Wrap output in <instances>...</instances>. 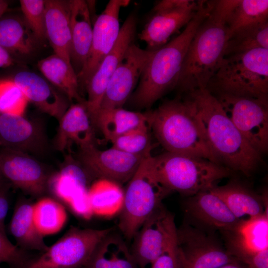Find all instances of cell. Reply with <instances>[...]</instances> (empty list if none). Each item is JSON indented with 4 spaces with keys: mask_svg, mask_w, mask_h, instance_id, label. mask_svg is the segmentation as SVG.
Instances as JSON below:
<instances>
[{
    "mask_svg": "<svg viewBox=\"0 0 268 268\" xmlns=\"http://www.w3.org/2000/svg\"><path fill=\"white\" fill-rule=\"evenodd\" d=\"M193 101L207 144L218 163L250 176L262 161L226 115L217 98L206 88L188 94Z\"/></svg>",
    "mask_w": 268,
    "mask_h": 268,
    "instance_id": "obj_1",
    "label": "cell"
},
{
    "mask_svg": "<svg viewBox=\"0 0 268 268\" xmlns=\"http://www.w3.org/2000/svg\"><path fill=\"white\" fill-rule=\"evenodd\" d=\"M214 2L201 0L196 14L184 30L166 44L152 50L138 85L128 101L131 106L139 109L150 108L176 87L189 44Z\"/></svg>",
    "mask_w": 268,
    "mask_h": 268,
    "instance_id": "obj_2",
    "label": "cell"
},
{
    "mask_svg": "<svg viewBox=\"0 0 268 268\" xmlns=\"http://www.w3.org/2000/svg\"><path fill=\"white\" fill-rule=\"evenodd\" d=\"M146 113L150 129L166 151L197 156L219 164L207 144L195 105L188 96L184 100L166 101Z\"/></svg>",
    "mask_w": 268,
    "mask_h": 268,
    "instance_id": "obj_3",
    "label": "cell"
},
{
    "mask_svg": "<svg viewBox=\"0 0 268 268\" xmlns=\"http://www.w3.org/2000/svg\"><path fill=\"white\" fill-rule=\"evenodd\" d=\"M228 38L227 27L215 0L189 44L176 87L187 94L206 88L224 57Z\"/></svg>",
    "mask_w": 268,
    "mask_h": 268,
    "instance_id": "obj_4",
    "label": "cell"
},
{
    "mask_svg": "<svg viewBox=\"0 0 268 268\" xmlns=\"http://www.w3.org/2000/svg\"><path fill=\"white\" fill-rule=\"evenodd\" d=\"M206 89L214 96L227 94L268 100V49L225 56Z\"/></svg>",
    "mask_w": 268,
    "mask_h": 268,
    "instance_id": "obj_5",
    "label": "cell"
},
{
    "mask_svg": "<svg viewBox=\"0 0 268 268\" xmlns=\"http://www.w3.org/2000/svg\"><path fill=\"white\" fill-rule=\"evenodd\" d=\"M150 162L157 178L165 188L189 197L211 189L231 171L205 158L167 151L151 155Z\"/></svg>",
    "mask_w": 268,
    "mask_h": 268,
    "instance_id": "obj_6",
    "label": "cell"
},
{
    "mask_svg": "<svg viewBox=\"0 0 268 268\" xmlns=\"http://www.w3.org/2000/svg\"><path fill=\"white\" fill-rule=\"evenodd\" d=\"M146 157L128 182L118 227L126 239H133L144 221L161 206L163 200L172 192L157 178Z\"/></svg>",
    "mask_w": 268,
    "mask_h": 268,
    "instance_id": "obj_7",
    "label": "cell"
},
{
    "mask_svg": "<svg viewBox=\"0 0 268 268\" xmlns=\"http://www.w3.org/2000/svg\"><path fill=\"white\" fill-rule=\"evenodd\" d=\"M112 228L72 227L27 268H82Z\"/></svg>",
    "mask_w": 268,
    "mask_h": 268,
    "instance_id": "obj_8",
    "label": "cell"
},
{
    "mask_svg": "<svg viewBox=\"0 0 268 268\" xmlns=\"http://www.w3.org/2000/svg\"><path fill=\"white\" fill-rule=\"evenodd\" d=\"M215 96L227 117L252 148L261 155L266 152L268 149V100L227 94Z\"/></svg>",
    "mask_w": 268,
    "mask_h": 268,
    "instance_id": "obj_9",
    "label": "cell"
},
{
    "mask_svg": "<svg viewBox=\"0 0 268 268\" xmlns=\"http://www.w3.org/2000/svg\"><path fill=\"white\" fill-rule=\"evenodd\" d=\"M176 233L180 268H218L239 261L217 238L201 228L184 223Z\"/></svg>",
    "mask_w": 268,
    "mask_h": 268,
    "instance_id": "obj_10",
    "label": "cell"
},
{
    "mask_svg": "<svg viewBox=\"0 0 268 268\" xmlns=\"http://www.w3.org/2000/svg\"><path fill=\"white\" fill-rule=\"evenodd\" d=\"M201 0H161L155 2L153 13L138 35L148 50L168 43L170 37L186 26L198 12Z\"/></svg>",
    "mask_w": 268,
    "mask_h": 268,
    "instance_id": "obj_11",
    "label": "cell"
},
{
    "mask_svg": "<svg viewBox=\"0 0 268 268\" xmlns=\"http://www.w3.org/2000/svg\"><path fill=\"white\" fill-rule=\"evenodd\" d=\"M130 2L129 0H110L96 18L90 52L83 67L77 75L81 93L85 91L92 76L115 44L121 28L120 10Z\"/></svg>",
    "mask_w": 268,
    "mask_h": 268,
    "instance_id": "obj_12",
    "label": "cell"
},
{
    "mask_svg": "<svg viewBox=\"0 0 268 268\" xmlns=\"http://www.w3.org/2000/svg\"><path fill=\"white\" fill-rule=\"evenodd\" d=\"M150 155L151 152L131 154L112 147L101 150L93 144L79 148L77 160L91 177L121 185L129 181L143 160Z\"/></svg>",
    "mask_w": 268,
    "mask_h": 268,
    "instance_id": "obj_13",
    "label": "cell"
},
{
    "mask_svg": "<svg viewBox=\"0 0 268 268\" xmlns=\"http://www.w3.org/2000/svg\"><path fill=\"white\" fill-rule=\"evenodd\" d=\"M137 17L134 12L127 17L111 51L104 58L85 88L87 98L85 106L93 126L109 80L129 47L134 43Z\"/></svg>",
    "mask_w": 268,
    "mask_h": 268,
    "instance_id": "obj_14",
    "label": "cell"
},
{
    "mask_svg": "<svg viewBox=\"0 0 268 268\" xmlns=\"http://www.w3.org/2000/svg\"><path fill=\"white\" fill-rule=\"evenodd\" d=\"M173 215L162 204L142 223L130 250L138 268H147L163 252L176 230Z\"/></svg>",
    "mask_w": 268,
    "mask_h": 268,
    "instance_id": "obj_15",
    "label": "cell"
},
{
    "mask_svg": "<svg viewBox=\"0 0 268 268\" xmlns=\"http://www.w3.org/2000/svg\"><path fill=\"white\" fill-rule=\"evenodd\" d=\"M152 50L132 43L107 84L100 109L123 108L138 82Z\"/></svg>",
    "mask_w": 268,
    "mask_h": 268,
    "instance_id": "obj_16",
    "label": "cell"
},
{
    "mask_svg": "<svg viewBox=\"0 0 268 268\" xmlns=\"http://www.w3.org/2000/svg\"><path fill=\"white\" fill-rule=\"evenodd\" d=\"M0 171L10 184L32 196H40L48 188L45 169L27 153L0 147Z\"/></svg>",
    "mask_w": 268,
    "mask_h": 268,
    "instance_id": "obj_17",
    "label": "cell"
},
{
    "mask_svg": "<svg viewBox=\"0 0 268 268\" xmlns=\"http://www.w3.org/2000/svg\"><path fill=\"white\" fill-rule=\"evenodd\" d=\"M1 147L27 153L41 154L46 152L48 143L41 126L23 116L0 114Z\"/></svg>",
    "mask_w": 268,
    "mask_h": 268,
    "instance_id": "obj_18",
    "label": "cell"
},
{
    "mask_svg": "<svg viewBox=\"0 0 268 268\" xmlns=\"http://www.w3.org/2000/svg\"><path fill=\"white\" fill-rule=\"evenodd\" d=\"M186 211L201 225L229 233L234 231L242 220L237 219L225 203L209 190L189 197Z\"/></svg>",
    "mask_w": 268,
    "mask_h": 268,
    "instance_id": "obj_19",
    "label": "cell"
},
{
    "mask_svg": "<svg viewBox=\"0 0 268 268\" xmlns=\"http://www.w3.org/2000/svg\"><path fill=\"white\" fill-rule=\"evenodd\" d=\"M12 79L21 89L28 102L59 121L69 107V101L63 93L35 72L21 71Z\"/></svg>",
    "mask_w": 268,
    "mask_h": 268,
    "instance_id": "obj_20",
    "label": "cell"
},
{
    "mask_svg": "<svg viewBox=\"0 0 268 268\" xmlns=\"http://www.w3.org/2000/svg\"><path fill=\"white\" fill-rule=\"evenodd\" d=\"M218 196L240 220H246L268 213L267 193L259 195L251 190L234 181L209 190Z\"/></svg>",
    "mask_w": 268,
    "mask_h": 268,
    "instance_id": "obj_21",
    "label": "cell"
},
{
    "mask_svg": "<svg viewBox=\"0 0 268 268\" xmlns=\"http://www.w3.org/2000/svg\"><path fill=\"white\" fill-rule=\"evenodd\" d=\"M55 139V146L61 151L69 148L72 143L79 148L94 144L93 126L85 104L70 105L63 115Z\"/></svg>",
    "mask_w": 268,
    "mask_h": 268,
    "instance_id": "obj_22",
    "label": "cell"
},
{
    "mask_svg": "<svg viewBox=\"0 0 268 268\" xmlns=\"http://www.w3.org/2000/svg\"><path fill=\"white\" fill-rule=\"evenodd\" d=\"M71 30L70 61L76 75L83 67L91 48L93 26L87 1L68 0Z\"/></svg>",
    "mask_w": 268,
    "mask_h": 268,
    "instance_id": "obj_23",
    "label": "cell"
},
{
    "mask_svg": "<svg viewBox=\"0 0 268 268\" xmlns=\"http://www.w3.org/2000/svg\"><path fill=\"white\" fill-rule=\"evenodd\" d=\"M45 30L46 39L55 54L72 67L68 0H45Z\"/></svg>",
    "mask_w": 268,
    "mask_h": 268,
    "instance_id": "obj_24",
    "label": "cell"
},
{
    "mask_svg": "<svg viewBox=\"0 0 268 268\" xmlns=\"http://www.w3.org/2000/svg\"><path fill=\"white\" fill-rule=\"evenodd\" d=\"M90 175L71 155L66 156L60 170L49 177L48 188L67 205L88 195Z\"/></svg>",
    "mask_w": 268,
    "mask_h": 268,
    "instance_id": "obj_25",
    "label": "cell"
},
{
    "mask_svg": "<svg viewBox=\"0 0 268 268\" xmlns=\"http://www.w3.org/2000/svg\"><path fill=\"white\" fill-rule=\"evenodd\" d=\"M268 213L242 220L234 231L227 233L230 237L227 249L243 262L254 253L268 248Z\"/></svg>",
    "mask_w": 268,
    "mask_h": 268,
    "instance_id": "obj_26",
    "label": "cell"
},
{
    "mask_svg": "<svg viewBox=\"0 0 268 268\" xmlns=\"http://www.w3.org/2000/svg\"><path fill=\"white\" fill-rule=\"evenodd\" d=\"M216 4L223 16L229 37L243 27L268 21V0H218Z\"/></svg>",
    "mask_w": 268,
    "mask_h": 268,
    "instance_id": "obj_27",
    "label": "cell"
},
{
    "mask_svg": "<svg viewBox=\"0 0 268 268\" xmlns=\"http://www.w3.org/2000/svg\"><path fill=\"white\" fill-rule=\"evenodd\" d=\"M82 268H138L124 239L112 231L101 240Z\"/></svg>",
    "mask_w": 268,
    "mask_h": 268,
    "instance_id": "obj_28",
    "label": "cell"
},
{
    "mask_svg": "<svg viewBox=\"0 0 268 268\" xmlns=\"http://www.w3.org/2000/svg\"><path fill=\"white\" fill-rule=\"evenodd\" d=\"M38 67L45 78L69 100L85 104L82 97L77 75L73 67L54 54L40 60Z\"/></svg>",
    "mask_w": 268,
    "mask_h": 268,
    "instance_id": "obj_29",
    "label": "cell"
},
{
    "mask_svg": "<svg viewBox=\"0 0 268 268\" xmlns=\"http://www.w3.org/2000/svg\"><path fill=\"white\" fill-rule=\"evenodd\" d=\"M37 41L23 17L5 14L0 17V46L11 55H30Z\"/></svg>",
    "mask_w": 268,
    "mask_h": 268,
    "instance_id": "obj_30",
    "label": "cell"
},
{
    "mask_svg": "<svg viewBox=\"0 0 268 268\" xmlns=\"http://www.w3.org/2000/svg\"><path fill=\"white\" fill-rule=\"evenodd\" d=\"M32 206L28 202H20L13 211L9 230L16 246L22 250L45 252L49 247L37 229L32 217Z\"/></svg>",
    "mask_w": 268,
    "mask_h": 268,
    "instance_id": "obj_31",
    "label": "cell"
},
{
    "mask_svg": "<svg viewBox=\"0 0 268 268\" xmlns=\"http://www.w3.org/2000/svg\"><path fill=\"white\" fill-rule=\"evenodd\" d=\"M146 124H148L146 113L116 108L99 109L94 127L98 128L104 137L111 141L127 132Z\"/></svg>",
    "mask_w": 268,
    "mask_h": 268,
    "instance_id": "obj_32",
    "label": "cell"
},
{
    "mask_svg": "<svg viewBox=\"0 0 268 268\" xmlns=\"http://www.w3.org/2000/svg\"><path fill=\"white\" fill-rule=\"evenodd\" d=\"M88 199L93 215L111 216L120 212L124 200L121 185L105 179H97L89 187Z\"/></svg>",
    "mask_w": 268,
    "mask_h": 268,
    "instance_id": "obj_33",
    "label": "cell"
},
{
    "mask_svg": "<svg viewBox=\"0 0 268 268\" xmlns=\"http://www.w3.org/2000/svg\"><path fill=\"white\" fill-rule=\"evenodd\" d=\"M32 217L37 229L43 237L60 232L67 218L64 206L50 197L42 198L33 204Z\"/></svg>",
    "mask_w": 268,
    "mask_h": 268,
    "instance_id": "obj_34",
    "label": "cell"
},
{
    "mask_svg": "<svg viewBox=\"0 0 268 268\" xmlns=\"http://www.w3.org/2000/svg\"><path fill=\"white\" fill-rule=\"evenodd\" d=\"M259 48L268 49V21L251 24L233 32L227 40L224 57Z\"/></svg>",
    "mask_w": 268,
    "mask_h": 268,
    "instance_id": "obj_35",
    "label": "cell"
},
{
    "mask_svg": "<svg viewBox=\"0 0 268 268\" xmlns=\"http://www.w3.org/2000/svg\"><path fill=\"white\" fill-rule=\"evenodd\" d=\"M149 130V127L146 124L130 130L111 141L112 147L134 155L151 152L153 145Z\"/></svg>",
    "mask_w": 268,
    "mask_h": 268,
    "instance_id": "obj_36",
    "label": "cell"
},
{
    "mask_svg": "<svg viewBox=\"0 0 268 268\" xmlns=\"http://www.w3.org/2000/svg\"><path fill=\"white\" fill-rule=\"evenodd\" d=\"M28 103L12 78H0V114L23 116Z\"/></svg>",
    "mask_w": 268,
    "mask_h": 268,
    "instance_id": "obj_37",
    "label": "cell"
},
{
    "mask_svg": "<svg viewBox=\"0 0 268 268\" xmlns=\"http://www.w3.org/2000/svg\"><path fill=\"white\" fill-rule=\"evenodd\" d=\"M23 18L38 41L46 39L45 0H21Z\"/></svg>",
    "mask_w": 268,
    "mask_h": 268,
    "instance_id": "obj_38",
    "label": "cell"
},
{
    "mask_svg": "<svg viewBox=\"0 0 268 268\" xmlns=\"http://www.w3.org/2000/svg\"><path fill=\"white\" fill-rule=\"evenodd\" d=\"M0 259L10 268H27L28 257L24 250L13 244L7 238L5 230L0 229Z\"/></svg>",
    "mask_w": 268,
    "mask_h": 268,
    "instance_id": "obj_39",
    "label": "cell"
},
{
    "mask_svg": "<svg viewBox=\"0 0 268 268\" xmlns=\"http://www.w3.org/2000/svg\"><path fill=\"white\" fill-rule=\"evenodd\" d=\"M150 266V268H180L176 230L171 235L163 252Z\"/></svg>",
    "mask_w": 268,
    "mask_h": 268,
    "instance_id": "obj_40",
    "label": "cell"
},
{
    "mask_svg": "<svg viewBox=\"0 0 268 268\" xmlns=\"http://www.w3.org/2000/svg\"><path fill=\"white\" fill-rule=\"evenodd\" d=\"M243 263L250 268H268V248L254 253Z\"/></svg>",
    "mask_w": 268,
    "mask_h": 268,
    "instance_id": "obj_41",
    "label": "cell"
},
{
    "mask_svg": "<svg viewBox=\"0 0 268 268\" xmlns=\"http://www.w3.org/2000/svg\"><path fill=\"white\" fill-rule=\"evenodd\" d=\"M10 184L0 188V229L3 230H5L4 221L9 207L7 192Z\"/></svg>",
    "mask_w": 268,
    "mask_h": 268,
    "instance_id": "obj_42",
    "label": "cell"
},
{
    "mask_svg": "<svg viewBox=\"0 0 268 268\" xmlns=\"http://www.w3.org/2000/svg\"><path fill=\"white\" fill-rule=\"evenodd\" d=\"M14 62L12 55L0 46V68L10 67L14 64Z\"/></svg>",
    "mask_w": 268,
    "mask_h": 268,
    "instance_id": "obj_43",
    "label": "cell"
},
{
    "mask_svg": "<svg viewBox=\"0 0 268 268\" xmlns=\"http://www.w3.org/2000/svg\"><path fill=\"white\" fill-rule=\"evenodd\" d=\"M218 268H250L246 264L239 262L236 261L224 265Z\"/></svg>",
    "mask_w": 268,
    "mask_h": 268,
    "instance_id": "obj_44",
    "label": "cell"
},
{
    "mask_svg": "<svg viewBox=\"0 0 268 268\" xmlns=\"http://www.w3.org/2000/svg\"><path fill=\"white\" fill-rule=\"evenodd\" d=\"M7 8V2L5 0H0V17L5 13Z\"/></svg>",
    "mask_w": 268,
    "mask_h": 268,
    "instance_id": "obj_45",
    "label": "cell"
},
{
    "mask_svg": "<svg viewBox=\"0 0 268 268\" xmlns=\"http://www.w3.org/2000/svg\"><path fill=\"white\" fill-rule=\"evenodd\" d=\"M8 184H10L2 176L0 171V187L4 186Z\"/></svg>",
    "mask_w": 268,
    "mask_h": 268,
    "instance_id": "obj_46",
    "label": "cell"
},
{
    "mask_svg": "<svg viewBox=\"0 0 268 268\" xmlns=\"http://www.w3.org/2000/svg\"><path fill=\"white\" fill-rule=\"evenodd\" d=\"M3 263V261L0 259V264Z\"/></svg>",
    "mask_w": 268,
    "mask_h": 268,
    "instance_id": "obj_47",
    "label": "cell"
},
{
    "mask_svg": "<svg viewBox=\"0 0 268 268\" xmlns=\"http://www.w3.org/2000/svg\"><path fill=\"white\" fill-rule=\"evenodd\" d=\"M0 147H1V144H0Z\"/></svg>",
    "mask_w": 268,
    "mask_h": 268,
    "instance_id": "obj_48",
    "label": "cell"
},
{
    "mask_svg": "<svg viewBox=\"0 0 268 268\" xmlns=\"http://www.w3.org/2000/svg\"></svg>",
    "mask_w": 268,
    "mask_h": 268,
    "instance_id": "obj_49",
    "label": "cell"
},
{
    "mask_svg": "<svg viewBox=\"0 0 268 268\" xmlns=\"http://www.w3.org/2000/svg\"><path fill=\"white\" fill-rule=\"evenodd\" d=\"M3 187V186H2Z\"/></svg>",
    "mask_w": 268,
    "mask_h": 268,
    "instance_id": "obj_50",
    "label": "cell"
}]
</instances>
